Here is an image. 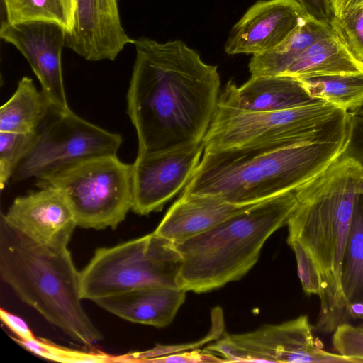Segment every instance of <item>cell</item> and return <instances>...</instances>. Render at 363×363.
<instances>
[{
  "instance_id": "6da1fadb",
  "label": "cell",
  "mask_w": 363,
  "mask_h": 363,
  "mask_svg": "<svg viewBox=\"0 0 363 363\" xmlns=\"http://www.w3.org/2000/svg\"><path fill=\"white\" fill-rule=\"evenodd\" d=\"M136 57L127 93V113L138 153L168 151L202 142L220 96L217 66L205 63L180 40L134 41Z\"/></svg>"
},
{
  "instance_id": "7a4b0ae2",
  "label": "cell",
  "mask_w": 363,
  "mask_h": 363,
  "mask_svg": "<svg viewBox=\"0 0 363 363\" xmlns=\"http://www.w3.org/2000/svg\"><path fill=\"white\" fill-rule=\"evenodd\" d=\"M363 168L342 155L294 190L297 205L288 223L287 242L298 241L318 272L320 312L315 328L333 332L350 317L342 286L345 250Z\"/></svg>"
},
{
  "instance_id": "3957f363",
  "label": "cell",
  "mask_w": 363,
  "mask_h": 363,
  "mask_svg": "<svg viewBox=\"0 0 363 363\" xmlns=\"http://www.w3.org/2000/svg\"><path fill=\"white\" fill-rule=\"evenodd\" d=\"M350 134L351 118L344 133L328 140L204 150L181 194L211 196L247 205L294 191L341 157Z\"/></svg>"
},
{
  "instance_id": "277c9868",
  "label": "cell",
  "mask_w": 363,
  "mask_h": 363,
  "mask_svg": "<svg viewBox=\"0 0 363 363\" xmlns=\"http://www.w3.org/2000/svg\"><path fill=\"white\" fill-rule=\"evenodd\" d=\"M0 274L19 298L74 340H102L82 307L80 272L67 247L52 248L0 222Z\"/></svg>"
},
{
  "instance_id": "5b68a950",
  "label": "cell",
  "mask_w": 363,
  "mask_h": 363,
  "mask_svg": "<svg viewBox=\"0 0 363 363\" xmlns=\"http://www.w3.org/2000/svg\"><path fill=\"white\" fill-rule=\"evenodd\" d=\"M297 205L294 191L262 201L185 240L179 287L200 294L240 279L256 264L268 238L287 225Z\"/></svg>"
},
{
  "instance_id": "8992f818",
  "label": "cell",
  "mask_w": 363,
  "mask_h": 363,
  "mask_svg": "<svg viewBox=\"0 0 363 363\" xmlns=\"http://www.w3.org/2000/svg\"><path fill=\"white\" fill-rule=\"evenodd\" d=\"M350 122L349 111L324 100L284 110L252 111L219 96L202 143L208 150L275 142L313 143L342 135Z\"/></svg>"
},
{
  "instance_id": "52a82bcc",
  "label": "cell",
  "mask_w": 363,
  "mask_h": 363,
  "mask_svg": "<svg viewBox=\"0 0 363 363\" xmlns=\"http://www.w3.org/2000/svg\"><path fill=\"white\" fill-rule=\"evenodd\" d=\"M182 266L174 242L155 232L99 248L80 272L81 298L94 301L143 287H179Z\"/></svg>"
},
{
  "instance_id": "ba28073f",
  "label": "cell",
  "mask_w": 363,
  "mask_h": 363,
  "mask_svg": "<svg viewBox=\"0 0 363 363\" xmlns=\"http://www.w3.org/2000/svg\"><path fill=\"white\" fill-rule=\"evenodd\" d=\"M65 196L77 226L116 228L133 206V168L117 155L91 158L38 179Z\"/></svg>"
},
{
  "instance_id": "9c48e42d",
  "label": "cell",
  "mask_w": 363,
  "mask_h": 363,
  "mask_svg": "<svg viewBox=\"0 0 363 363\" xmlns=\"http://www.w3.org/2000/svg\"><path fill=\"white\" fill-rule=\"evenodd\" d=\"M122 141L119 134L87 121L71 109L60 112L51 108L13 180H38L91 158L117 155Z\"/></svg>"
},
{
  "instance_id": "30bf717a",
  "label": "cell",
  "mask_w": 363,
  "mask_h": 363,
  "mask_svg": "<svg viewBox=\"0 0 363 363\" xmlns=\"http://www.w3.org/2000/svg\"><path fill=\"white\" fill-rule=\"evenodd\" d=\"M226 362L354 363L324 350L315 339L307 315L277 325H264L241 334H227L206 348Z\"/></svg>"
},
{
  "instance_id": "8fae6325",
  "label": "cell",
  "mask_w": 363,
  "mask_h": 363,
  "mask_svg": "<svg viewBox=\"0 0 363 363\" xmlns=\"http://www.w3.org/2000/svg\"><path fill=\"white\" fill-rule=\"evenodd\" d=\"M203 151L201 142L172 150L138 153L132 164L131 210L141 216L160 211L185 188Z\"/></svg>"
},
{
  "instance_id": "7c38bea8",
  "label": "cell",
  "mask_w": 363,
  "mask_h": 363,
  "mask_svg": "<svg viewBox=\"0 0 363 363\" xmlns=\"http://www.w3.org/2000/svg\"><path fill=\"white\" fill-rule=\"evenodd\" d=\"M66 31L46 22L11 24L2 22L0 37L26 59L53 109L65 112L68 106L62 77V51Z\"/></svg>"
},
{
  "instance_id": "4fadbf2b",
  "label": "cell",
  "mask_w": 363,
  "mask_h": 363,
  "mask_svg": "<svg viewBox=\"0 0 363 363\" xmlns=\"http://www.w3.org/2000/svg\"><path fill=\"white\" fill-rule=\"evenodd\" d=\"M309 17L296 0H259L231 28L228 55L269 52L287 40Z\"/></svg>"
},
{
  "instance_id": "5bb4252c",
  "label": "cell",
  "mask_w": 363,
  "mask_h": 363,
  "mask_svg": "<svg viewBox=\"0 0 363 363\" xmlns=\"http://www.w3.org/2000/svg\"><path fill=\"white\" fill-rule=\"evenodd\" d=\"M14 199L4 221L40 245L67 247L77 226L73 212L63 194L50 186Z\"/></svg>"
},
{
  "instance_id": "9a60e30c",
  "label": "cell",
  "mask_w": 363,
  "mask_h": 363,
  "mask_svg": "<svg viewBox=\"0 0 363 363\" xmlns=\"http://www.w3.org/2000/svg\"><path fill=\"white\" fill-rule=\"evenodd\" d=\"M121 23L118 0H77L75 21L65 45L84 59L114 60L134 44Z\"/></svg>"
},
{
  "instance_id": "2e32d148",
  "label": "cell",
  "mask_w": 363,
  "mask_h": 363,
  "mask_svg": "<svg viewBox=\"0 0 363 363\" xmlns=\"http://www.w3.org/2000/svg\"><path fill=\"white\" fill-rule=\"evenodd\" d=\"M219 96L238 108L252 111L284 110L321 101L308 93L301 79L284 74L251 76L240 86L229 81Z\"/></svg>"
},
{
  "instance_id": "e0dca14e",
  "label": "cell",
  "mask_w": 363,
  "mask_h": 363,
  "mask_svg": "<svg viewBox=\"0 0 363 363\" xmlns=\"http://www.w3.org/2000/svg\"><path fill=\"white\" fill-rule=\"evenodd\" d=\"M257 203L237 205L211 196L181 194L154 232L174 243L179 242L205 232Z\"/></svg>"
},
{
  "instance_id": "ac0fdd59",
  "label": "cell",
  "mask_w": 363,
  "mask_h": 363,
  "mask_svg": "<svg viewBox=\"0 0 363 363\" xmlns=\"http://www.w3.org/2000/svg\"><path fill=\"white\" fill-rule=\"evenodd\" d=\"M179 287L149 286L98 298L104 310L130 322L163 328L169 325L186 299Z\"/></svg>"
},
{
  "instance_id": "d6986e66",
  "label": "cell",
  "mask_w": 363,
  "mask_h": 363,
  "mask_svg": "<svg viewBox=\"0 0 363 363\" xmlns=\"http://www.w3.org/2000/svg\"><path fill=\"white\" fill-rule=\"evenodd\" d=\"M362 72L363 61L355 56L335 29L328 35L311 44L283 74L303 79Z\"/></svg>"
},
{
  "instance_id": "ffe728a7",
  "label": "cell",
  "mask_w": 363,
  "mask_h": 363,
  "mask_svg": "<svg viewBox=\"0 0 363 363\" xmlns=\"http://www.w3.org/2000/svg\"><path fill=\"white\" fill-rule=\"evenodd\" d=\"M334 30L332 26L307 18L287 40L274 50L252 55L248 64L251 76L283 74L311 44Z\"/></svg>"
},
{
  "instance_id": "44dd1931",
  "label": "cell",
  "mask_w": 363,
  "mask_h": 363,
  "mask_svg": "<svg viewBox=\"0 0 363 363\" xmlns=\"http://www.w3.org/2000/svg\"><path fill=\"white\" fill-rule=\"evenodd\" d=\"M52 106L33 79L22 77L12 96L0 108V132L35 133Z\"/></svg>"
},
{
  "instance_id": "7402d4cb",
  "label": "cell",
  "mask_w": 363,
  "mask_h": 363,
  "mask_svg": "<svg viewBox=\"0 0 363 363\" xmlns=\"http://www.w3.org/2000/svg\"><path fill=\"white\" fill-rule=\"evenodd\" d=\"M5 22L11 24L46 22L72 31L77 0H2Z\"/></svg>"
},
{
  "instance_id": "603a6c76",
  "label": "cell",
  "mask_w": 363,
  "mask_h": 363,
  "mask_svg": "<svg viewBox=\"0 0 363 363\" xmlns=\"http://www.w3.org/2000/svg\"><path fill=\"white\" fill-rule=\"evenodd\" d=\"M342 286L348 303H363V193L356 196L345 250Z\"/></svg>"
},
{
  "instance_id": "cb8c5ba5",
  "label": "cell",
  "mask_w": 363,
  "mask_h": 363,
  "mask_svg": "<svg viewBox=\"0 0 363 363\" xmlns=\"http://www.w3.org/2000/svg\"><path fill=\"white\" fill-rule=\"evenodd\" d=\"M313 98L351 111L363 101V72L301 79Z\"/></svg>"
},
{
  "instance_id": "d4e9b609",
  "label": "cell",
  "mask_w": 363,
  "mask_h": 363,
  "mask_svg": "<svg viewBox=\"0 0 363 363\" xmlns=\"http://www.w3.org/2000/svg\"><path fill=\"white\" fill-rule=\"evenodd\" d=\"M35 133L0 132V187L6 186L26 156Z\"/></svg>"
},
{
  "instance_id": "484cf974",
  "label": "cell",
  "mask_w": 363,
  "mask_h": 363,
  "mask_svg": "<svg viewBox=\"0 0 363 363\" xmlns=\"http://www.w3.org/2000/svg\"><path fill=\"white\" fill-rule=\"evenodd\" d=\"M11 338L30 352L52 361L69 363L112 362V357L105 354L87 353L72 350L57 346L43 339L34 337L31 340H23L13 337H11Z\"/></svg>"
},
{
  "instance_id": "4316f807",
  "label": "cell",
  "mask_w": 363,
  "mask_h": 363,
  "mask_svg": "<svg viewBox=\"0 0 363 363\" xmlns=\"http://www.w3.org/2000/svg\"><path fill=\"white\" fill-rule=\"evenodd\" d=\"M333 26L355 56L363 61V5L335 17Z\"/></svg>"
},
{
  "instance_id": "83f0119b",
  "label": "cell",
  "mask_w": 363,
  "mask_h": 363,
  "mask_svg": "<svg viewBox=\"0 0 363 363\" xmlns=\"http://www.w3.org/2000/svg\"><path fill=\"white\" fill-rule=\"evenodd\" d=\"M332 342L337 353L352 359L354 363L363 362V327L344 323L333 331Z\"/></svg>"
},
{
  "instance_id": "f1b7e54d",
  "label": "cell",
  "mask_w": 363,
  "mask_h": 363,
  "mask_svg": "<svg viewBox=\"0 0 363 363\" xmlns=\"http://www.w3.org/2000/svg\"><path fill=\"white\" fill-rule=\"evenodd\" d=\"M287 243L294 252L298 276L303 291L308 295L319 296L320 293V278L314 262L298 241L291 240Z\"/></svg>"
},
{
  "instance_id": "f546056e",
  "label": "cell",
  "mask_w": 363,
  "mask_h": 363,
  "mask_svg": "<svg viewBox=\"0 0 363 363\" xmlns=\"http://www.w3.org/2000/svg\"><path fill=\"white\" fill-rule=\"evenodd\" d=\"M351 134L344 155L355 159L363 168V116L350 112ZM359 193H363V179L359 188Z\"/></svg>"
},
{
  "instance_id": "4dcf8cb0",
  "label": "cell",
  "mask_w": 363,
  "mask_h": 363,
  "mask_svg": "<svg viewBox=\"0 0 363 363\" xmlns=\"http://www.w3.org/2000/svg\"><path fill=\"white\" fill-rule=\"evenodd\" d=\"M226 362L225 359L218 358L215 354L205 349L192 350L190 352H175L164 356L150 359L145 362Z\"/></svg>"
},
{
  "instance_id": "1f68e13d",
  "label": "cell",
  "mask_w": 363,
  "mask_h": 363,
  "mask_svg": "<svg viewBox=\"0 0 363 363\" xmlns=\"http://www.w3.org/2000/svg\"><path fill=\"white\" fill-rule=\"evenodd\" d=\"M311 18L333 26L335 16L330 0H296Z\"/></svg>"
},
{
  "instance_id": "d6a6232c",
  "label": "cell",
  "mask_w": 363,
  "mask_h": 363,
  "mask_svg": "<svg viewBox=\"0 0 363 363\" xmlns=\"http://www.w3.org/2000/svg\"><path fill=\"white\" fill-rule=\"evenodd\" d=\"M1 321L15 334L23 340H31L35 337L29 326L21 317L1 308L0 310Z\"/></svg>"
},
{
  "instance_id": "836d02e7",
  "label": "cell",
  "mask_w": 363,
  "mask_h": 363,
  "mask_svg": "<svg viewBox=\"0 0 363 363\" xmlns=\"http://www.w3.org/2000/svg\"><path fill=\"white\" fill-rule=\"evenodd\" d=\"M335 18L363 5V0H330Z\"/></svg>"
},
{
  "instance_id": "e575fe53",
  "label": "cell",
  "mask_w": 363,
  "mask_h": 363,
  "mask_svg": "<svg viewBox=\"0 0 363 363\" xmlns=\"http://www.w3.org/2000/svg\"><path fill=\"white\" fill-rule=\"evenodd\" d=\"M347 312L350 318L363 320V303L354 302L348 303Z\"/></svg>"
},
{
  "instance_id": "d590c367",
  "label": "cell",
  "mask_w": 363,
  "mask_h": 363,
  "mask_svg": "<svg viewBox=\"0 0 363 363\" xmlns=\"http://www.w3.org/2000/svg\"><path fill=\"white\" fill-rule=\"evenodd\" d=\"M350 112L363 116V101L359 104V106Z\"/></svg>"
},
{
  "instance_id": "8d00e7d4",
  "label": "cell",
  "mask_w": 363,
  "mask_h": 363,
  "mask_svg": "<svg viewBox=\"0 0 363 363\" xmlns=\"http://www.w3.org/2000/svg\"><path fill=\"white\" fill-rule=\"evenodd\" d=\"M361 326L363 327V324Z\"/></svg>"
}]
</instances>
